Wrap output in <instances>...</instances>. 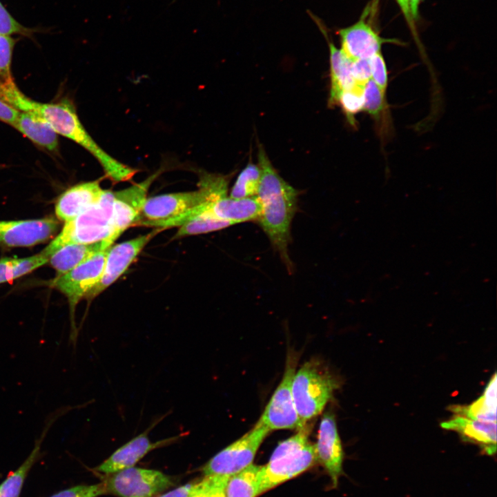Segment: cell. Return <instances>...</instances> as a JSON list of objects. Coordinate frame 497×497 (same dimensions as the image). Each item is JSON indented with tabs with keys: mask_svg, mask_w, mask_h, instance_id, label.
Instances as JSON below:
<instances>
[{
	"mask_svg": "<svg viewBox=\"0 0 497 497\" xmlns=\"http://www.w3.org/2000/svg\"><path fill=\"white\" fill-rule=\"evenodd\" d=\"M260 180L256 197L261 204L257 221L289 271L291 226L298 208V192L277 173L262 147L258 150Z\"/></svg>",
	"mask_w": 497,
	"mask_h": 497,
	"instance_id": "1",
	"label": "cell"
},
{
	"mask_svg": "<svg viewBox=\"0 0 497 497\" xmlns=\"http://www.w3.org/2000/svg\"><path fill=\"white\" fill-rule=\"evenodd\" d=\"M0 99L19 111L28 112L41 118L55 130L83 147L97 161L104 159L106 153L85 129L72 103L64 99L56 103H41L26 96L14 81L0 79Z\"/></svg>",
	"mask_w": 497,
	"mask_h": 497,
	"instance_id": "2",
	"label": "cell"
},
{
	"mask_svg": "<svg viewBox=\"0 0 497 497\" xmlns=\"http://www.w3.org/2000/svg\"><path fill=\"white\" fill-rule=\"evenodd\" d=\"M113 191L104 190L99 200L75 218L65 222L61 232L43 250L50 256L69 244L114 243L111 223Z\"/></svg>",
	"mask_w": 497,
	"mask_h": 497,
	"instance_id": "3",
	"label": "cell"
},
{
	"mask_svg": "<svg viewBox=\"0 0 497 497\" xmlns=\"http://www.w3.org/2000/svg\"><path fill=\"white\" fill-rule=\"evenodd\" d=\"M311 431V425L307 422L280 442L269 462L262 465L265 491L301 474L317 462L314 444L309 440Z\"/></svg>",
	"mask_w": 497,
	"mask_h": 497,
	"instance_id": "4",
	"label": "cell"
},
{
	"mask_svg": "<svg viewBox=\"0 0 497 497\" xmlns=\"http://www.w3.org/2000/svg\"><path fill=\"white\" fill-rule=\"evenodd\" d=\"M339 387V381L319 361L312 360L295 371L291 392L297 413L304 424L322 413Z\"/></svg>",
	"mask_w": 497,
	"mask_h": 497,
	"instance_id": "5",
	"label": "cell"
},
{
	"mask_svg": "<svg viewBox=\"0 0 497 497\" xmlns=\"http://www.w3.org/2000/svg\"><path fill=\"white\" fill-rule=\"evenodd\" d=\"M215 184L206 171L199 174L198 189L162 194L147 198L133 226L177 217L206 202H213Z\"/></svg>",
	"mask_w": 497,
	"mask_h": 497,
	"instance_id": "6",
	"label": "cell"
},
{
	"mask_svg": "<svg viewBox=\"0 0 497 497\" xmlns=\"http://www.w3.org/2000/svg\"><path fill=\"white\" fill-rule=\"evenodd\" d=\"M271 431L259 420L254 427L232 442L203 467L204 476H231L250 465L264 439Z\"/></svg>",
	"mask_w": 497,
	"mask_h": 497,
	"instance_id": "7",
	"label": "cell"
},
{
	"mask_svg": "<svg viewBox=\"0 0 497 497\" xmlns=\"http://www.w3.org/2000/svg\"><path fill=\"white\" fill-rule=\"evenodd\" d=\"M108 248L97 252L69 272L57 276L50 282V286L68 299L72 322L70 339L74 344L78 333L74 319L76 306L99 280Z\"/></svg>",
	"mask_w": 497,
	"mask_h": 497,
	"instance_id": "8",
	"label": "cell"
},
{
	"mask_svg": "<svg viewBox=\"0 0 497 497\" xmlns=\"http://www.w3.org/2000/svg\"><path fill=\"white\" fill-rule=\"evenodd\" d=\"M378 7V1H371L364 9L358 21L338 32L341 50L351 61L369 59L381 52L382 46L385 43H401L395 39L384 38L380 35L373 23Z\"/></svg>",
	"mask_w": 497,
	"mask_h": 497,
	"instance_id": "9",
	"label": "cell"
},
{
	"mask_svg": "<svg viewBox=\"0 0 497 497\" xmlns=\"http://www.w3.org/2000/svg\"><path fill=\"white\" fill-rule=\"evenodd\" d=\"M295 360L293 356L289 358L282 379L259 419L271 431L280 429L298 430L305 425L297 413L291 392Z\"/></svg>",
	"mask_w": 497,
	"mask_h": 497,
	"instance_id": "10",
	"label": "cell"
},
{
	"mask_svg": "<svg viewBox=\"0 0 497 497\" xmlns=\"http://www.w3.org/2000/svg\"><path fill=\"white\" fill-rule=\"evenodd\" d=\"M104 483L107 492L120 497H152L173 485L170 477L159 471L133 467L114 473Z\"/></svg>",
	"mask_w": 497,
	"mask_h": 497,
	"instance_id": "11",
	"label": "cell"
},
{
	"mask_svg": "<svg viewBox=\"0 0 497 497\" xmlns=\"http://www.w3.org/2000/svg\"><path fill=\"white\" fill-rule=\"evenodd\" d=\"M162 231L156 228L149 233L111 246L108 250L99 280L84 298L91 300L113 284L126 271L149 241Z\"/></svg>",
	"mask_w": 497,
	"mask_h": 497,
	"instance_id": "12",
	"label": "cell"
},
{
	"mask_svg": "<svg viewBox=\"0 0 497 497\" xmlns=\"http://www.w3.org/2000/svg\"><path fill=\"white\" fill-rule=\"evenodd\" d=\"M166 416L167 414L163 415L155 419L144 431L118 448L104 462L97 467L95 470L105 474H114L132 467L153 449L170 445L184 436V433H180L155 442L149 439V432Z\"/></svg>",
	"mask_w": 497,
	"mask_h": 497,
	"instance_id": "13",
	"label": "cell"
},
{
	"mask_svg": "<svg viewBox=\"0 0 497 497\" xmlns=\"http://www.w3.org/2000/svg\"><path fill=\"white\" fill-rule=\"evenodd\" d=\"M159 173L157 171L142 182L113 192L111 223L114 241L128 227L134 226L147 199L149 187Z\"/></svg>",
	"mask_w": 497,
	"mask_h": 497,
	"instance_id": "14",
	"label": "cell"
},
{
	"mask_svg": "<svg viewBox=\"0 0 497 497\" xmlns=\"http://www.w3.org/2000/svg\"><path fill=\"white\" fill-rule=\"evenodd\" d=\"M59 227V222L53 217L0 221V245L7 247L35 246L48 240Z\"/></svg>",
	"mask_w": 497,
	"mask_h": 497,
	"instance_id": "15",
	"label": "cell"
},
{
	"mask_svg": "<svg viewBox=\"0 0 497 497\" xmlns=\"http://www.w3.org/2000/svg\"><path fill=\"white\" fill-rule=\"evenodd\" d=\"M314 447L317 462L326 470L332 486L336 487L342 474L344 452L335 418L331 412H327L322 416Z\"/></svg>",
	"mask_w": 497,
	"mask_h": 497,
	"instance_id": "16",
	"label": "cell"
},
{
	"mask_svg": "<svg viewBox=\"0 0 497 497\" xmlns=\"http://www.w3.org/2000/svg\"><path fill=\"white\" fill-rule=\"evenodd\" d=\"M104 189L99 181L76 184L64 192L55 204L57 217L64 222L75 218L100 198Z\"/></svg>",
	"mask_w": 497,
	"mask_h": 497,
	"instance_id": "17",
	"label": "cell"
},
{
	"mask_svg": "<svg viewBox=\"0 0 497 497\" xmlns=\"http://www.w3.org/2000/svg\"><path fill=\"white\" fill-rule=\"evenodd\" d=\"M441 427L458 432L465 440L478 445L487 455L496 452V422H485L454 415L440 424Z\"/></svg>",
	"mask_w": 497,
	"mask_h": 497,
	"instance_id": "18",
	"label": "cell"
},
{
	"mask_svg": "<svg viewBox=\"0 0 497 497\" xmlns=\"http://www.w3.org/2000/svg\"><path fill=\"white\" fill-rule=\"evenodd\" d=\"M261 213V204L256 197L246 199H233L229 195L208 202L204 215L231 224L257 221Z\"/></svg>",
	"mask_w": 497,
	"mask_h": 497,
	"instance_id": "19",
	"label": "cell"
},
{
	"mask_svg": "<svg viewBox=\"0 0 497 497\" xmlns=\"http://www.w3.org/2000/svg\"><path fill=\"white\" fill-rule=\"evenodd\" d=\"M12 126L40 147L50 152L57 151V134L48 123L36 115L19 111Z\"/></svg>",
	"mask_w": 497,
	"mask_h": 497,
	"instance_id": "20",
	"label": "cell"
},
{
	"mask_svg": "<svg viewBox=\"0 0 497 497\" xmlns=\"http://www.w3.org/2000/svg\"><path fill=\"white\" fill-rule=\"evenodd\" d=\"M105 241L93 244H69L55 252L48 263L57 271V276L62 275L97 252L110 248Z\"/></svg>",
	"mask_w": 497,
	"mask_h": 497,
	"instance_id": "21",
	"label": "cell"
},
{
	"mask_svg": "<svg viewBox=\"0 0 497 497\" xmlns=\"http://www.w3.org/2000/svg\"><path fill=\"white\" fill-rule=\"evenodd\" d=\"M496 373L487 383L483 394L468 405H451L449 409L454 415L485 422H496L497 396Z\"/></svg>",
	"mask_w": 497,
	"mask_h": 497,
	"instance_id": "22",
	"label": "cell"
},
{
	"mask_svg": "<svg viewBox=\"0 0 497 497\" xmlns=\"http://www.w3.org/2000/svg\"><path fill=\"white\" fill-rule=\"evenodd\" d=\"M264 492L262 465L251 464L228 476L224 485L226 497H257Z\"/></svg>",
	"mask_w": 497,
	"mask_h": 497,
	"instance_id": "23",
	"label": "cell"
},
{
	"mask_svg": "<svg viewBox=\"0 0 497 497\" xmlns=\"http://www.w3.org/2000/svg\"><path fill=\"white\" fill-rule=\"evenodd\" d=\"M330 51V66L331 87L329 102L331 104L337 103L340 93L351 90L355 86L351 74V62L341 49L337 48L334 44L329 41Z\"/></svg>",
	"mask_w": 497,
	"mask_h": 497,
	"instance_id": "24",
	"label": "cell"
},
{
	"mask_svg": "<svg viewBox=\"0 0 497 497\" xmlns=\"http://www.w3.org/2000/svg\"><path fill=\"white\" fill-rule=\"evenodd\" d=\"M57 416L50 418L45 427L41 438L36 441L35 447L26 460L14 472L11 473L0 484V497H19L25 479L34 463L37 460L41 449V442L46 436L48 427L52 425Z\"/></svg>",
	"mask_w": 497,
	"mask_h": 497,
	"instance_id": "25",
	"label": "cell"
},
{
	"mask_svg": "<svg viewBox=\"0 0 497 497\" xmlns=\"http://www.w3.org/2000/svg\"><path fill=\"white\" fill-rule=\"evenodd\" d=\"M260 180L259 166L248 164L239 174L229 196L237 199L256 197Z\"/></svg>",
	"mask_w": 497,
	"mask_h": 497,
	"instance_id": "26",
	"label": "cell"
},
{
	"mask_svg": "<svg viewBox=\"0 0 497 497\" xmlns=\"http://www.w3.org/2000/svg\"><path fill=\"white\" fill-rule=\"evenodd\" d=\"M231 225L233 224L228 222L200 215L179 226L173 237L177 239L188 235L211 233Z\"/></svg>",
	"mask_w": 497,
	"mask_h": 497,
	"instance_id": "27",
	"label": "cell"
},
{
	"mask_svg": "<svg viewBox=\"0 0 497 497\" xmlns=\"http://www.w3.org/2000/svg\"><path fill=\"white\" fill-rule=\"evenodd\" d=\"M363 110L380 120L387 110L386 95L370 79L363 87Z\"/></svg>",
	"mask_w": 497,
	"mask_h": 497,
	"instance_id": "28",
	"label": "cell"
},
{
	"mask_svg": "<svg viewBox=\"0 0 497 497\" xmlns=\"http://www.w3.org/2000/svg\"><path fill=\"white\" fill-rule=\"evenodd\" d=\"M39 31V28L26 27L20 23L0 1V34L10 36L19 35L32 38L35 33Z\"/></svg>",
	"mask_w": 497,
	"mask_h": 497,
	"instance_id": "29",
	"label": "cell"
},
{
	"mask_svg": "<svg viewBox=\"0 0 497 497\" xmlns=\"http://www.w3.org/2000/svg\"><path fill=\"white\" fill-rule=\"evenodd\" d=\"M362 89L358 86L340 93L337 103H340L349 122L353 123V116L363 110Z\"/></svg>",
	"mask_w": 497,
	"mask_h": 497,
	"instance_id": "30",
	"label": "cell"
},
{
	"mask_svg": "<svg viewBox=\"0 0 497 497\" xmlns=\"http://www.w3.org/2000/svg\"><path fill=\"white\" fill-rule=\"evenodd\" d=\"M17 40L10 35L0 34V79L13 81L11 65L14 48Z\"/></svg>",
	"mask_w": 497,
	"mask_h": 497,
	"instance_id": "31",
	"label": "cell"
},
{
	"mask_svg": "<svg viewBox=\"0 0 497 497\" xmlns=\"http://www.w3.org/2000/svg\"><path fill=\"white\" fill-rule=\"evenodd\" d=\"M50 256L43 251L34 255L15 258L13 266V279H18L48 263Z\"/></svg>",
	"mask_w": 497,
	"mask_h": 497,
	"instance_id": "32",
	"label": "cell"
},
{
	"mask_svg": "<svg viewBox=\"0 0 497 497\" xmlns=\"http://www.w3.org/2000/svg\"><path fill=\"white\" fill-rule=\"evenodd\" d=\"M371 79L386 95L388 86V72L385 60L381 52L369 58Z\"/></svg>",
	"mask_w": 497,
	"mask_h": 497,
	"instance_id": "33",
	"label": "cell"
},
{
	"mask_svg": "<svg viewBox=\"0 0 497 497\" xmlns=\"http://www.w3.org/2000/svg\"><path fill=\"white\" fill-rule=\"evenodd\" d=\"M107 493L105 483L78 485L60 491L50 497H97Z\"/></svg>",
	"mask_w": 497,
	"mask_h": 497,
	"instance_id": "34",
	"label": "cell"
},
{
	"mask_svg": "<svg viewBox=\"0 0 497 497\" xmlns=\"http://www.w3.org/2000/svg\"><path fill=\"white\" fill-rule=\"evenodd\" d=\"M351 69L352 77L357 86L363 88L371 79L369 59H360L352 61Z\"/></svg>",
	"mask_w": 497,
	"mask_h": 497,
	"instance_id": "35",
	"label": "cell"
},
{
	"mask_svg": "<svg viewBox=\"0 0 497 497\" xmlns=\"http://www.w3.org/2000/svg\"><path fill=\"white\" fill-rule=\"evenodd\" d=\"M215 476H205L201 480L195 482L186 497H213Z\"/></svg>",
	"mask_w": 497,
	"mask_h": 497,
	"instance_id": "36",
	"label": "cell"
},
{
	"mask_svg": "<svg viewBox=\"0 0 497 497\" xmlns=\"http://www.w3.org/2000/svg\"><path fill=\"white\" fill-rule=\"evenodd\" d=\"M399 6L404 18L409 28V30L413 36L415 40L418 43L419 39L416 30V21L414 20L411 11L410 0H395Z\"/></svg>",
	"mask_w": 497,
	"mask_h": 497,
	"instance_id": "37",
	"label": "cell"
},
{
	"mask_svg": "<svg viewBox=\"0 0 497 497\" xmlns=\"http://www.w3.org/2000/svg\"><path fill=\"white\" fill-rule=\"evenodd\" d=\"M15 258L3 257L0 259V284L10 282L13 279V266Z\"/></svg>",
	"mask_w": 497,
	"mask_h": 497,
	"instance_id": "38",
	"label": "cell"
},
{
	"mask_svg": "<svg viewBox=\"0 0 497 497\" xmlns=\"http://www.w3.org/2000/svg\"><path fill=\"white\" fill-rule=\"evenodd\" d=\"M18 114L19 110L0 99V120L1 121L12 126Z\"/></svg>",
	"mask_w": 497,
	"mask_h": 497,
	"instance_id": "39",
	"label": "cell"
},
{
	"mask_svg": "<svg viewBox=\"0 0 497 497\" xmlns=\"http://www.w3.org/2000/svg\"><path fill=\"white\" fill-rule=\"evenodd\" d=\"M193 483L186 484L164 494L159 497H186Z\"/></svg>",
	"mask_w": 497,
	"mask_h": 497,
	"instance_id": "40",
	"label": "cell"
},
{
	"mask_svg": "<svg viewBox=\"0 0 497 497\" xmlns=\"http://www.w3.org/2000/svg\"><path fill=\"white\" fill-rule=\"evenodd\" d=\"M421 1L422 0H410L411 14L416 21L419 17V6Z\"/></svg>",
	"mask_w": 497,
	"mask_h": 497,
	"instance_id": "41",
	"label": "cell"
}]
</instances>
